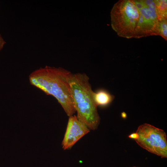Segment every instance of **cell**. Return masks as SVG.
<instances>
[{
    "instance_id": "obj_1",
    "label": "cell",
    "mask_w": 167,
    "mask_h": 167,
    "mask_svg": "<svg viewBox=\"0 0 167 167\" xmlns=\"http://www.w3.org/2000/svg\"><path fill=\"white\" fill-rule=\"evenodd\" d=\"M72 75L63 69L46 66L33 71L29 79L31 85L54 97L70 117L76 112L70 84Z\"/></svg>"
},
{
    "instance_id": "obj_2",
    "label": "cell",
    "mask_w": 167,
    "mask_h": 167,
    "mask_svg": "<svg viewBox=\"0 0 167 167\" xmlns=\"http://www.w3.org/2000/svg\"><path fill=\"white\" fill-rule=\"evenodd\" d=\"M70 84L77 118L90 130H96L100 118L93 98V91L89 77L84 73L72 74Z\"/></svg>"
},
{
    "instance_id": "obj_3",
    "label": "cell",
    "mask_w": 167,
    "mask_h": 167,
    "mask_svg": "<svg viewBox=\"0 0 167 167\" xmlns=\"http://www.w3.org/2000/svg\"><path fill=\"white\" fill-rule=\"evenodd\" d=\"M112 28L121 37H135L139 12L134 0H120L114 5L111 13Z\"/></svg>"
},
{
    "instance_id": "obj_4",
    "label": "cell",
    "mask_w": 167,
    "mask_h": 167,
    "mask_svg": "<svg viewBox=\"0 0 167 167\" xmlns=\"http://www.w3.org/2000/svg\"><path fill=\"white\" fill-rule=\"evenodd\" d=\"M136 132L138 138L135 141L139 146L161 158L167 157L166 135L164 130L144 123L138 127Z\"/></svg>"
},
{
    "instance_id": "obj_5",
    "label": "cell",
    "mask_w": 167,
    "mask_h": 167,
    "mask_svg": "<svg viewBox=\"0 0 167 167\" xmlns=\"http://www.w3.org/2000/svg\"><path fill=\"white\" fill-rule=\"evenodd\" d=\"M139 12L135 38L159 35V20L154 0H134Z\"/></svg>"
},
{
    "instance_id": "obj_6",
    "label": "cell",
    "mask_w": 167,
    "mask_h": 167,
    "mask_svg": "<svg viewBox=\"0 0 167 167\" xmlns=\"http://www.w3.org/2000/svg\"><path fill=\"white\" fill-rule=\"evenodd\" d=\"M90 130L80 121L75 115L69 117L64 136L62 143L64 150L69 149L81 138L88 134Z\"/></svg>"
},
{
    "instance_id": "obj_7",
    "label": "cell",
    "mask_w": 167,
    "mask_h": 167,
    "mask_svg": "<svg viewBox=\"0 0 167 167\" xmlns=\"http://www.w3.org/2000/svg\"><path fill=\"white\" fill-rule=\"evenodd\" d=\"M92 97L93 101L97 106L108 105L114 99V96L113 95L103 89L99 90L96 92H93Z\"/></svg>"
},
{
    "instance_id": "obj_8",
    "label": "cell",
    "mask_w": 167,
    "mask_h": 167,
    "mask_svg": "<svg viewBox=\"0 0 167 167\" xmlns=\"http://www.w3.org/2000/svg\"><path fill=\"white\" fill-rule=\"evenodd\" d=\"M154 0L159 21L166 19L167 18V0Z\"/></svg>"
},
{
    "instance_id": "obj_9",
    "label": "cell",
    "mask_w": 167,
    "mask_h": 167,
    "mask_svg": "<svg viewBox=\"0 0 167 167\" xmlns=\"http://www.w3.org/2000/svg\"><path fill=\"white\" fill-rule=\"evenodd\" d=\"M158 30L159 36L165 40H167V20H163L159 21Z\"/></svg>"
},
{
    "instance_id": "obj_10",
    "label": "cell",
    "mask_w": 167,
    "mask_h": 167,
    "mask_svg": "<svg viewBox=\"0 0 167 167\" xmlns=\"http://www.w3.org/2000/svg\"><path fill=\"white\" fill-rule=\"evenodd\" d=\"M5 43V41L0 34V51L3 48Z\"/></svg>"
},
{
    "instance_id": "obj_11",
    "label": "cell",
    "mask_w": 167,
    "mask_h": 167,
    "mask_svg": "<svg viewBox=\"0 0 167 167\" xmlns=\"http://www.w3.org/2000/svg\"><path fill=\"white\" fill-rule=\"evenodd\" d=\"M128 137L130 138L133 139L135 140L138 138V135L136 132L133 133L129 135L128 136Z\"/></svg>"
},
{
    "instance_id": "obj_12",
    "label": "cell",
    "mask_w": 167,
    "mask_h": 167,
    "mask_svg": "<svg viewBox=\"0 0 167 167\" xmlns=\"http://www.w3.org/2000/svg\"><path fill=\"white\" fill-rule=\"evenodd\" d=\"M121 116L123 118H125L126 117V113L123 112L122 113Z\"/></svg>"
},
{
    "instance_id": "obj_13",
    "label": "cell",
    "mask_w": 167,
    "mask_h": 167,
    "mask_svg": "<svg viewBox=\"0 0 167 167\" xmlns=\"http://www.w3.org/2000/svg\"><path fill=\"white\" fill-rule=\"evenodd\" d=\"M133 167H136V166H133Z\"/></svg>"
}]
</instances>
